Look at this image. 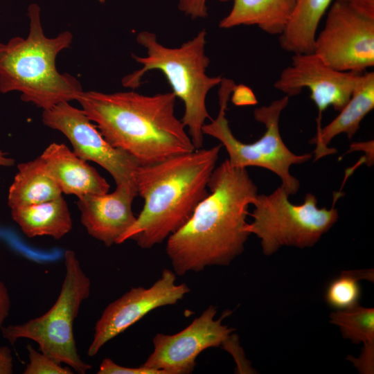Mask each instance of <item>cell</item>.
<instances>
[{"label": "cell", "mask_w": 374, "mask_h": 374, "mask_svg": "<svg viewBox=\"0 0 374 374\" xmlns=\"http://www.w3.org/2000/svg\"><path fill=\"white\" fill-rule=\"evenodd\" d=\"M208 188L190 219L167 238L166 251L179 276L229 265L250 235L246 219L258 188L247 168L224 160L213 171Z\"/></svg>", "instance_id": "cell-1"}, {"label": "cell", "mask_w": 374, "mask_h": 374, "mask_svg": "<svg viewBox=\"0 0 374 374\" xmlns=\"http://www.w3.org/2000/svg\"><path fill=\"white\" fill-rule=\"evenodd\" d=\"M176 98L172 91L148 96L89 91L76 100L112 146L146 166L195 150L175 116Z\"/></svg>", "instance_id": "cell-2"}, {"label": "cell", "mask_w": 374, "mask_h": 374, "mask_svg": "<svg viewBox=\"0 0 374 374\" xmlns=\"http://www.w3.org/2000/svg\"><path fill=\"white\" fill-rule=\"evenodd\" d=\"M222 144L139 166L135 183L143 207L118 244L136 241L142 249L162 243L190 219L208 195V184Z\"/></svg>", "instance_id": "cell-3"}, {"label": "cell", "mask_w": 374, "mask_h": 374, "mask_svg": "<svg viewBox=\"0 0 374 374\" xmlns=\"http://www.w3.org/2000/svg\"><path fill=\"white\" fill-rule=\"evenodd\" d=\"M28 15L27 37L0 43V92L19 91L23 101L43 110L77 100L83 91L80 82L70 74L59 73L55 66L59 53L70 47L72 34L66 30L47 37L36 3L30 5Z\"/></svg>", "instance_id": "cell-4"}, {"label": "cell", "mask_w": 374, "mask_h": 374, "mask_svg": "<svg viewBox=\"0 0 374 374\" xmlns=\"http://www.w3.org/2000/svg\"><path fill=\"white\" fill-rule=\"evenodd\" d=\"M136 41L146 49V55H132L142 67L125 76L122 80L123 86L136 89L147 72L152 70L162 72L172 91L184 104L181 121L188 128L187 132L195 148H202L204 135L202 127L206 120L211 118L206 105V96L223 78L220 75L211 77L206 74L210 60L205 53L206 30H201L193 38L175 48L162 45L157 35L148 30L140 32Z\"/></svg>", "instance_id": "cell-5"}, {"label": "cell", "mask_w": 374, "mask_h": 374, "mask_svg": "<svg viewBox=\"0 0 374 374\" xmlns=\"http://www.w3.org/2000/svg\"><path fill=\"white\" fill-rule=\"evenodd\" d=\"M236 85L233 80L222 78L218 90L219 112L211 123L202 127L204 134L217 139L229 154V163L237 168L255 166L273 172L281 180V187L289 195L296 194L299 181L290 172L292 165L301 164L312 159L311 154H296L285 144L279 130L281 112L287 107L290 97L274 100L269 105L255 109L253 116L256 121L264 124L263 135L252 143H244L233 134L226 117L228 101Z\"/></svg>", "instance_id": "cell-6"}, {"label": "cell", "mask_w": 374, "mask_h": 374, "mask_svg": "<svg viewBox=\"0 0 374 374\" xmlns=\"http://www.w3.org/2000/svg\"><path fill=\"white\" fill-rule=\"evenodd\" d=\"M64 258V278L52 307L39 317L21 324L2 326L0 330L10 344L21 338L31 339L43 353L79 374H85L92 366L78 353L73 323L82 303L89 296L91 283L73 251H65Z\"/></svg>", "instance_id": "cell-7"}, {"label": "cell", "mask_w": 374, "mask_h": 374, "mask_svg": "<svg viewBox=\"0 0 374 374\" xmlns=\"http://www.w3.org/2000/svg\"><path fill=\"white\" fill-rule=\"evenodd\" d=\"M341 193L334 195L330 208H319L316 196L307 193L301 204L295 205L289 195L279 186L269 195H257L249 215L253 220L247 223V231L260 239L265 255L273 254L283 246L299 248L312 247L337 221L335 207Z\"/></svg>", "instance_id": "cell-8"}, {"label": "cell", "mask_w": 374, "mask_h": 374, "mask_svg": "<svg viewBox=\"0 0 374 374\" xmlns=\"http://www.w3.org/2000/svg\"><path fill=\"white\" fill-rule=\"evenodd\" d=\"M313 53L337 71L364 72L374 65V19L335 0L316 35Z\"/></svg>", "instance_id": "cell-9"}, {"label": "cell", "mask_w": 374, "mask_h": 374, "mask_svg": "<svg viewBox=\"0 0 374 374\" xmlns=\"http://www.w3.org/2000/svg\"><path fill=\"white\" fill-rule=\"evenodd\" d=\"M43 123L62 132L71 142L73 152L84 161L96 163L114 179L116 185L136 187L135 176L140 166L131 155L112 146L82 109L69 102L43 110Z\"/></svg>", "instance_id": "cell-10"}, {"label": "cell", "mask_w": 374, "mask_h": 374, "mask_svg": "<svg viewBox=\"0 0 374 374\" xmlns=\"http://www.w3.org/2000/svg\"><path fill=\"white\" fill-rule=\"evenodd\" d=\"M216 307L211 305L199 317L175 335L157 333L152 339L154 350L142 366L164 374H188L194 371L197 357L211 347H219L235 330L222 325L225 312L215 320Z\"/></svg>", "instance_id": "cell-11"}, {"label": "cell", "mask_w": 374, "mask_h": 374, "mask_svg": "<svg viewBox=\"0 0 374 374\" xmlns=\"http://www.w3.org/2000/svg\"><path fill=\"white\" fill-rule=\"evenodd\" d=\"M176 274L165 269L151 287H132L109 303L94 327L87 355L93 357L109 341L124 332L152 310L176 304L190 292L186 283L176 284Z\"/></svg>", "instance_id": "cell-12"}, {"label": "cell", "mask_w": 374, "mask_h": 374, "mask_svg": "<svg viewBox=\"0 0 374 374\" xmlns=\"http://www.w3.org/2000/svg\"><path fill=\"white\" fill-rule=\"evenodd\" d=\"M361 73L340 71L326 64L314 53H296L274 83L288 97L299 95L303 88L319 110L317 127L321 126L322 113L330 106L341 111L349 100Z\"/></svg>", "instance_id": "cell-13"}, {"label": "cell", "mask_w": 374, "mask_h": 374, "mask_svg": "<svg viewBox=\"0 0 374 374\" xmlns=\"http://www.w3.org/2000/svg\"><path fill=\"white\" fill-rule=\"evenodd\" d=\"M136 188L128 184L117 185L112 193L78 198L80 222L89 235L111 247L134 223L132 202Z\"/></svg>", "instance_id": "cell-14"}, {"label": "cell", "mask_w": 374, "mask_h": 374, "mask_svg": "<svg viewBox=\"0 0 374 374\" xmlns=\"http://www.w3.org/2000/svg\"><path fill=\"white\" fill-rule=\"evenodd\" d=\"M39 157L62 193L80 198L109 192L106 179L66 145L53 143Z\"/></svg>", "instance_id": "cell-15"}, {"label": "cell", "mask_w": 374, "mask_h": 374, "mask_svg": "<svg viewBox=\"0 0 374 374\" xmlns=\"http://www.w3.org/2000/svg\"><path fill=\"white\" fill-rule=\"evenodd\" d=\"M374 108V73H361L351 96L338 116L324 127L317 129L310 143L315 145L314 161L334 154L328 147L330 141L340 134L349 139L356 134L363 118Z\"/></svg>", "instance_id": "cell-16"}, {"label": "cell", "mask_w": 374, "mask_h": 374, "mask_svg": "<svg viewBox=\"0 0 374 374\" xmlns=\"http://www.w3.org/2000/svg\"><path fill=\"white\" fill-rule=\"evenodd\" d=\"M295 0H233L231 11L219 23L221 28L257 26L262 31L280 35L288 23Z\"/></svg>", "instance_id": "cell-17"}, {"label": "cell", "mask_w": 374, "mask_h": 374, "mask_svg": "<svg viewBox=\"0 0 374 374\" xmlns=\"http://www.w3.org/2000/svg\"><path fill=\"white\" fill-rule=\"evenodd\" d=\"M11 216L29 238L50 236L60 240L73 226L70 211L62 196L37 204L11 208Z\"/></svg>", "instance_id": "cell-18"}, {"label": "cell", "mask_w": 374, "mask_h": 374, "mask_svg": "<svg viewBox=\"0 0 374 374\" xmlns=\"http://www.w3.org/2000/svg\"><path fill=\"white\" fill-rule=\"evenodd\" d=\"M10 185L8 204L10 208L34 205L62 196V190L39 156L20 163Z\"/></svg>", "instance_id": "cell-19"}, {"label": "cell", "mask_w": 374, "mask_h": 374, "mask_svg": "<svg viewBox=\"0 0 374 374\" xmlns=\"http://www.w3.org/2000/svg\"><path fill=\"white\" fill-rule=\"evenodd\" d=\"M332 0H295L284 30L279 35L280 47L296 53H313L319 22Z\"/></svg>", "instance_id": "cell-20"}, {"label": "cell", "mask_w": 374, "mask_h": 374, "mask_svg": "<svg viewBox=\"0 0 374 374\" xmlns=\"http://www.w3.org/2000/svg\"><path fill=\"white\" fill-rule=\"evenodd\" d=\"M330 318V323L339 327L344 339H349L355 344L362 342L364 351L373 353V308H364L357 303L332 312Z\"/></svg>", "instance_id": "cell-21"}, {"label": "cell", "mask_w": 374, "mask_h": 374, "mask_svg": "<svg viewBox=\"0 0 374 374\" xmlns=\"http://www.w3.org/2000/svg\"><path fill=\"white\" fill-rule=\"evenodd\" d=\"M360 279L373 281V271H344L328 286L326 300L329 305L337 310L350 308L358 303L361 288Z\"/></svg>", "instance_id": "cell-22"}, {"label": "cell", "mask_w": 374, "mask_h": 374, "mask_svg": "<svg viewBox=\"0 0 374 374\" xmlns=\"http://www.w3.org/2000/svg\"><path fill=\"white\" fill-rule=\"evenodd\" d=\"M28 363L24 374H73L74 372L68 366H62L48 355L27 346Z\"/></svg>", "instance_id": "cell-23"}, {"label": "cell", "mask_w": 374, "mask_h": 374, "mask_svg": "<svg viewBox=\"0 0 374 374\" xmlns=\"http://www.w3.org/2000/svg\"><path fill=\"white\" fill-rule=\"evenodd\" d=\"M98 374H164L161 371L140 366L137 368L123 366L115 363L110 358L102 361Z\"/></svg>", "instance_id": "cell-24"}, {"label": "cell", "mask_w": 374, "mask_h": 374, "mask_svg": "<svg viewBox=\"0 0 374 374\" xmlns=\"http://www.w3.org/2000/svg\"><path fill=\"white\" fill-rule=\"evenodd\" d=\"M207 0H179L178 8L180 11L191 19L205 18L208 15ZM226 2L230 0H218Z\"/></svg>", "instance_id": "cell-25"}, {"label": "cell", "mask_w": 374, "mask_h": 374, "mask_svg": "<svg viewBox=\"0 0 374 374\" xmlns=\"http://www.w3.org/2000/svg\"><path fill=\"white\" fill-rule=\"evenodd\" d=\"M10 298L7 287L0 280V329L9 315Z\"/></svg>", "instance_id": "cell-26"}, {"label": "cell", "mask_w": 374, "mask_h": 374, "mask_svg": "<svg viewBox=\"0 0 374 374\" xmlns=\"http://www.w3.org/2000/svg\"><path fill=\"white\" fill-rule=\"evenodd\" d=\"M361 14L374 19V0H341Z\"/></svg>", "instance_id": "cell-27"}, {"label": "cell", "mask_w": 374, "mask_h": 374, "mask_svg": "<svg viewBox=\"0 0 374 374\" xmlns=\"http://www.w3.org/2000/svg\"><path fill=\"white\" fill-rule=\"evenodd\" d=\"M13 357L8 346H0V374L13 373Z\"/></svg>", "instance_id": "cell-28"}, {"label": "cell", "mask_w": 374, "mask_h": 374, "mask_svg": "<svg viewBox=\"0 0 374 374\" xmlns=\"http://www.w3.org/2000/svg\"><path fill=\"white\" fill-rule=\"evenodd\" d=\"M15 164V160L8 157L7 154L0 150V167H9Z\"/></svg>", "instance_id": "cell-29"}, {"label": "cell", "mask_w": 374, "mask_h": 374, "mask_svg": "<svg viewBox=\"0 0 374 374\" xmlns=\"http://www.w3.org/2000/svg\"><path fill=\"white\" fill-rule=\"evenodd\" d=\"M100 3H105L106 0H98Z\"/></svg>", "instance_id": "cell-30"}]
</instances>
